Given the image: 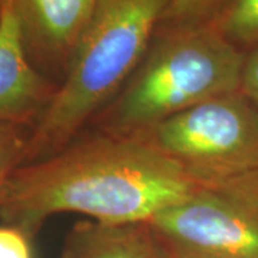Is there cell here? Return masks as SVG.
<instances>
[{"instance_id": "obj_3", "label": "cell", "mask_w": 258, "mask_h": 258, "mask_svg": "<svg viewBox=\"0 0 258 258\" xmlns=\"http://www.w3.org/2000/svg\"><path fill=\"white\" fill-rule=\"evenodd\" d=\"M245 55L210 23L158 28L120 92L96 115V129L137 134L201 102L238 92Z\"/></svg>"}, {"instance_id": "obj_14", "label": "cell", "mask_w": 258, "mask_h": 258, "mask_svg": "<svg viewBox=\"0 0 258 258\" xmlns=\"http://www.w3.org/2000/svg\"><path fill=\"white\" fill-rule=\"evenodd\" d=\"M2 2H3V0H0V8H2Z\"/></svg>"}, {"instance_id": "obj_6", "label": "cell", "mask_w": 258, "mask_h": 258, "mask_svg": "<svg viewBox=\"0 0 258 258\" xmlns=\"http://www.w3.org/2000/svg\"><path fill=\"white\" fill-rule=\"evenodd\" d=\"M29 59L63 79L98 0H13Z\"/></svg>"}, {"instance_id": "obj_7", "label": "cell", "mask_w": 258, "mask_h": 258, "mask_svg": "<svg viewBox=\"0 0 258 258\" xmlns=\"http://www.w3.org/2000/svg\"><path fill=\"white\" fill-rule=\"evenodd\" d=\"M57 83L29 59L13 0L0 8V123L33 126L50 102Z\"/></svg>"}, {"instance_id": "obj_8", "label": "cell", "mask_w": 258, "mask_h": 258, "mask_svg": "<svg viewBox=\"0 0 258 258\" xmlns=\"http://www.w3.org/2000/svg\"><path fill=\"white\" fill-rule=\"evenodd\" d=\"M59 258H171L148 222H75Z\"/></svg>"}, {"instance_id": "obj_2", "label": "cell", "mask_w": 258, "mask_h": 258, "mask_svg": "<svg viewBox=\"0 0 258 258\" xmlns=\"http://www.w3.org/2000/svg\"><path fill=\"white\" fill-rule=\"evenodd\" d=\"M171 0H98L62 82L30 128L22 164L53 155L120 92L151 46Z\"/></svg>"}, {"instance_id": "obj_10", "label": "cell", "mask_w": 258, "mask_h": 258, "mask_svg": "<svg viewBox=\"0 0 258 258\" xmlns=\"http://www.w3.org/2000/svg\"><path fill=\"white\" fill-rule=\"evenodd\" d=\"M227 0H171L159 28H181L210 23Z\"/></svg>"}, {"instance_id": "obj_9", "label": "cell", "mask_w": 258, "mask_h": 258, "mask_svg": "<svg viewBox=\"0 0 258 258\" xmlns=\"http://www.w3.org/2000/svg\"><path fill=\"white\" fill-rule=\"evenodd\" d=\"M211 23L234 46H258V0H227Z\"/></svg>"}, {"instance_id": "obj_4", "label": "cell", "mask_w": 258, "mask_h": 258, "mask_svg": "<svg viewBox=\"0 0 258 258\" xmlns=\"http://www.w3.org/2000/svg\"><path fill=\"white\" fill-rule=\"evenodd\" d=\"M135 135L205 181L258 171V108L240 91L201 102Z\"/></svg>"}, {"instance_id": "obj_13", "label": "cell", "mask_w": 258, "mask_h": 258, "mask_svg": "<svg viewBox=\"0 0 258 258\" xmlns=\"http://www.w3.org/2000/svg\"><path fill=\"white\" fill-rule=\"evenodd\" d=\"M240 92L258 108V46L245 55L241 72Z\"/></svg>"}, {"instance_id": "obj_12", "label": "cell", "mask_w": 258, "mask_h": 258, "mask_svg": "<svg viewBox=\"0 0 258 258\" xmlns=\"http://www.w3.org/2000/svg\"><path fill=\"white\" fill-rule=\"evenodd\" d=\"M0 258H35L33 238L18 227L0 225Z\"/></svg>"}, {"instance_id": "obj_5", "label": "cell", "mask_w": 258, "mask_h": 258, "mask_svg": "<svg viewBox=\"0 0 258 258\" xmlns=\"http://www.w3.org/2000/svg\"><path fill=\"white\" fill-rule=\"evenodd\" d=\"M147 222L171 258H258V171L207 185Z\"/></svg>"}, {"instance_id": "obj_11", "label": "cell", "mask_w": 258, "mask_h": 258, "mask_svg": "<svg viewBox=\"0 0 258 258\" xmlns=\"http://www.w3.org/2000/svg\"><path fill=\"white\" fill-rule=\"evenodd\" d=\"M30 128L0 123V192L9 175L23 162Z\"/></svg>"}, {"instance_id": "obj_1", "label": "cell", "mask_w": 258, "mask_h": 258, "mask_svg": "<svg viewBox=\"0 0 258 258\" xmlns=\"http://www.w3.org/2000/svg\"><path fill=\"white\" fill-rule=\"evenodd\" d=\"M212 182L135 134L95 131L50 157L19 165L2 188L0 220L32 238L62 212L105 224L147 222Z\"/></svg>"}]
</instances>
